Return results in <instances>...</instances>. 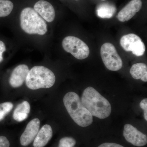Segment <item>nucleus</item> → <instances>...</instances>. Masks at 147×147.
I'll return each instance as SVG.
<instances>
[{
    "label": "nucleus",
    "mask_w": 147,
    "mask_h": 147,
    "mask_svg": "<svg viewBox=\"0 0 147 147\" xmlns=\"http://www.w3.org/2000/svg\"><path fill=\"white\" fill-rule=\"evenodd\" d=\"M81 100L92 116L104 119L111 114L112 107L110 102L92 87H88L84 90Z\"/></svg>",
    "instance_id": "obj_1"
},
{
    "label": "nucleus",
    "mask_w": 147,
    "mask_h": 147,
    "mask_svg": "<svg viewBox=\"0 0 147 147\" xmlns=\"http://www.w3.org/2000/svg\"><path fill=\"white\" fill-rule=\"evenodd\" d=\"M63 101L68 114L78 125L86 127L92 124L93 116L84 107L77 94L69 92L64 96Z\"/></svg>",
    "instance_id": "obj_2"
},
{
    "label": "nucleus",
    "mask_w": 147,
    "mask_h": 147,
    "mask_svg": "<svg viewBox=\"0 0 147 147\" xmlns=\"http://www.w3.org/2000/svg\"><path fill=\"white\" fill-rule=\"evenodd\" d=\"M20 21L21 28L27 34L44 35L47 32V24L45 20L32 7L22 9Z\"/></svg>",
    "instance_id": "obj_3"
},
{
    "label": "nucleus",
    "mask_w": 147,
    "mask_h": 147,
    "mask_svg": "<svg viewBox=\"0 0 147 147\" xmlns=\"http://www.w3.org/2000/svg\"><path fill=\"white\" fill-rule=\"evenodd\" d=\"M56 77L53 71L43 66H35L29 70L26 80L31 90L49 88L54 86Z\"/></svg>",
    "instance_id": "obj_4"
},
{
    "label": "nucleus",
    "mask_w": 147,
    "mask_h": 147,
    "mask_svg": "<svg viewBox=\"0 0 147 147\" xmlns=\"http://www.w3.org/2000/svg\"><path fill=\"white\" fill-rule=\"evenodd\" d=\"M62 47L65 51L70 53L78 59H84L90 55L88 46L76 37L70 36L66 37L63 40Z\"/></svg>",
    "instance_id": "obj_5"
},
{
    "label": "nucleus",
    "mask_w": 147,
    "mask_h": 147,
    "mask_svg": "<svg viewBox=\"0 0 147 147\" xmlns=\"http://www.w3.org/2000/svg\"><path fill=\"white\" fill-rule=\"evenodd\" d=\"M100 55L106 68L111 71L120 70L123 66V61L115 46L110 42H106L101 46Z\"/></svg>",
    "instance_id": "obj_6"
},
{
    "label": "nucleus",
    "mask_w": 147,
    "mask_h": 147,
    "mask_svg": "<svg viewBox=\"0 0 147 147\" xmlns=\"http://www.w3.org/2000/svg\"><path fill=\"white\" fill-rule=\"evenodd\" d=\"M120 45L127 52H131L137 57H141L144 54L146 47L142 39L137 35L129 34L121 38Z\"/></svg>",
    "instance_id": "obj_7"
},
{
    "label": "nucleus",
    "mask_w": 147,
    "mask_h": 147,
    "mask_svg": "<svg viewBox=\"0 0 147 147\" xmlns=\"http://www.w3.org/2000/svg\"><path fill=\"white\" fill-rule=\"evenodd\" d=\"M123 135L127 142L134 146L141 147L146 145L147 135L143 134L131 124H127L124 125Z\"/></svg>",
    "instance_id": "obj_8"
},
{
    "label": "nucleus",
    "mask_w": 147,
    "mask_h": 147,
    "mask_svg": "<svg viewBox=\"0 0 147 147\" xmlns=\"http://www.w3.org/2000/svg\"><path fill=\"white\" fill-rule=\"evenodd\" d=\"M40 125V121L38 118L29 122L20 137V143L22 146H26L33 142L39 131Z\"/></svg>",
    "instance_id": "obj_9"
},
{
    "label": "nucleus",
    "mask_w": 147,
    "mask_h": 147,
    "mask_svg": "<svg viewBox=\"0 0 147 147\" xmlns=\"http://www.w3.org/2000/svg\"><path fill=\"white\" fill-rule=\"evenodd\" d=\"M33 9L48 23H51L55 20L56 16L55 9L49 2L45 0H39L35 3Z\"/></svg>",
    "instance_id": "obj_10"
},
{
    "label": "nucleus",
    "mask_w": 147,
    "mask_h": 147,
    "mask_svg": "<svg viewBox=\"0 0 147 147\" xmlns=\"http://www.w3.org/2000/svg\"><path fill=\"white\" fill-rule=\"evenodd\" d=\"M142 0H131L119 12L117 18L121 22L131 19L142 8Z\"/></svg>",
    "instance_id": "obj_11"
},
{
    "label": "nucleus",
    "mask_w": 147,
    "mask_h": 147,
    "mask_svg": "<svg viewBox=\"0 0 147 147\" xmlns=\"http://www.w3.org/2000/svg\"><path fill=\"white\" fill-rule=\"evenodd\" d=\"M29 68L26 65H19L13 69L9 79V84L13 88L21 86L26 82Z\"/></svg>",
    "instance_id": "obj_12"
},
{
    "label": "nucleus",
    "mask_w": 147,
    "mask_h": 147,
    "mask_svg": "<svg viewBox=\"0 0 147 147\" xmlns=\"http://www.w3.org/2000/svg\"><path fill=\"white\" fill-rule=\"evenodd\" d=\"M53 131L49 125L46 124L42 127L38 131L34 141V147H44L53 137Z\"/></svg>",
    "instance_id": "obj_13"
},
{
    "label": "nucleus",
    "mask_w": 147,
    "mask_h": 147,
    "mask_svg": "<svg viewBox=\"0 0 147 147\" xmlns=\"http://www.w3.org/2000/svg\"><path fill=\"white\" fill-rule=\"evenodd\" d=\"M129 72L134 79H140L143 82H147V67L145 64L142 63L134 64L130 68Z\"/></svg>",
    "instance_id": "obj_14"
},
{
    "label": "nucleus",
    "mask_w": 147,
    "mask_h": 147,
    "mask_svg": "<svg viewBox=\"0 0 147 147\" xmlns=\"http://www.w3.org/2000/svg\"><path fill=\"white\" fill-rule=\"evenodd\" d=\"M30 111V106L28 101H24L18 104L13 112V117L15 121L21 122L27 118Z\"/></svg>",
    "instance_id": "obj_15"
},
{
    "label": "nucleus",
    "mask_w": 147,
    "mask_h": 147,
    "mask_svg": "<svg viewBox=\"0 0 147 147\" xmlns=\"http://www.w3.org/2000/svg\"><path fill=\"white\" fill-rule=\"evenodd\" d=\"M116 10L115 7L114 6L108 4H103L98 7L97 14L100 18H110L113 17Z\"/></svg>",
    "instance_id": "obj_16"
},
{
    "label": "nucleus",
    "mask_w": 147,
    "mask_h": 147,
    "mask_svg": "<svg viewBox=\"0 0 147 147\" xmlns=\"http://www.w3.org/2000/svg\"><path fill=\"white\" fill-rule=\"evenodd\" d=\"M13 2L9 0H0V17H6L12 12Z\"/></svg>",
    "instance_id": "obj_17"
},
{
    "label": "nucleus",
    "mask_w": 147,
    "mask_h": 147,
    "mask_svg": "<svg viewBox=\"0 0 147 147\" xmlns=\"http://www.w3.org/2000/svg\"><path fill=\"white\" fill-rule=\"evenodd\" d=\"M13 108V104L11 102H4L0 104V121L4 119Z\"/></svg>",
    "instance_id": "obj_18"
},
{
    "label": "nucleus",
    "mask_w": 147,
    "mask_h": 147,
    "mask_svg": "<svg viewBox=\"0 0 147 147\" xmlns=\"http://www.w3.org/2000/svg\"><path fill=\"white\" fill-rule=\"evenodd\" d=\"M76 144V140L72 137H63L60 140L58 147H73Z\"/></svg>",
    "instance_id": "obj_19"
},
{
    "label": "nucleus",
    "mask_w": 147,
    "mask_h": 147,
    "mask_svg": "<svg viewBox=\"0 0 147 147\" xmlns=\"http://www.w3.org/2000/svg\"><path fill=\"white\" fill-rule=\"evenodd\" d=\"M140 107L144 110V117L145 120L147 121V98L142 100L140 103Z\"/></svg>",
    "instance_id": "obj_20"
},
{
    "label": "nucleus",
    "mask_w": 147,
    "mask_h": 147,
    "mask_svg": "<svg viewBox=\"0 0 147 147\" xmlns=\"http://www.w3.org/2000/svg\"><path fill=\"white\" fill-rule=\"evenodd\" d=\"M10 143L7 138L4 136H0V147H9Z\"/></svg>",
    "instance_id": "obj_21"
},
{
    "label": "nucleus",
    "mask_w": 147,
    "mask_h": 147,
    "mask_svg": "<svg viewBox=\"0 0 147 147\" xmlns=\"http://www.w3.org/2000/svg\"><path fill=\"white\" fill-rule=\"evenodd\" d=\"M6 50V48L4 42L1 40H0V63L3 60V54L4 52H5Z\"/></svg>",
    "instance_id": "obj_22"
},
{
    "label": "nucleus",
    "mask_w": 147,
    "mask_h": 147,
    "mask_svg": "<svg viewBox=\"0 0 147 147\" xmlns=\"http://www.w3.org/2000/svg\"><path fill=\"white\" fill-rule=\"evenodd\" d=\"M98 147H124L119 144L112 143H103Z\"/></svg>",
    "instance_id": "obj_23"
},
{
    "label": "nucleus",
    "mask_w": 147,
    "mask_h": 147,
    "mask_svg": "<svg viewBox=\"0 0 147 147\" xmlns=\"http://www.w3.org/2000/svg\"><path fill=\"white\" fill-rule=\"evenodd\" d=\"M75 1H79V0H75Z\"/></svg>",
    "instance_id": "obj_24"
},
{
    "label": "nucleus",
    "mask_w": 147,
    "mask_h": 147,
    "mask_svg": "<svg viewBox=\"0 0 147 147\" xmlns=\"http://www.w3.org/2000/svg\"></svg>",
    "instance_id": "obj_25"
}]
</instances>
